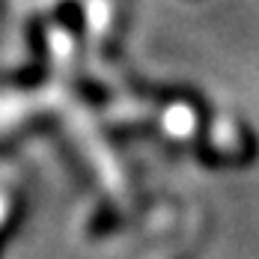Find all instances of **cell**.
Listing matches in <instances>:
<instances>
[{"label": "cell", "instance_id": "2", "mask_svg": "<svg viewBox=\"0 0 259 259\" xmlns=\"http://www.w3.org/2000/svg\"><path fill=\"white\" fill-rule=\"evenodd\" d=\"M75 90H78L90 104H96V107H99V104H107V99H110V90L102 87V83H96V80H90V78L75 80Z\"/></svg>", "mask_w": 259, "mask_h": 259}, {"label": "cell", "instance_id": "3", "mask_svg": "<svg viewBox=\"0 0 259 259\" xmlns=\"http://www.w3.org/2000/svg\"><path fill=\"white\" fill-rule=\"evenodd\" d=\"M60 21L69 27V33L80 36V30H83V15H80V9L75 6V3H63V9H60Z\"/></svg>", "mask_w": 259, "mask_h": 259}, {"label": "cell", "instance_id": "1", "mask_svg": "<svg viewBox=\"0 0 259 259\" xmlns=\"http://www.w3.org/2000/svg\"><path fill=\"white\" fill-rule=\"evenodd\" d=\"M119 227H122L119 211L110 206H102L93 214V221H90V235H107V233H113V230H119Z\"/></svg>", "mask_w": 259, "mask_h": 259}]
</instances>
